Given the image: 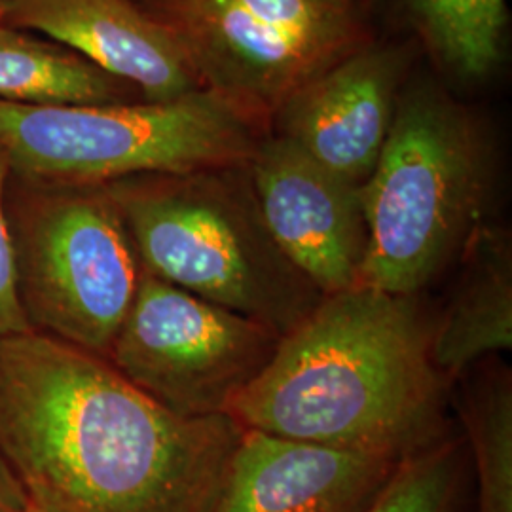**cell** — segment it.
I'll return each mask as SVG.
<instances>
[{"mask_svg": "<svg viewBox=\"0 0 512 512\" xmlns=\"http://www.w3.org/2000/svg\"><path fill=\"white\" fill-rule=\"evenodd\" d=\"M408 63V52L399 46L359 48L275 112V135L363 186L389 137Z\"/></svg>", "mask_w": 512, "mask_h": 512, "instance_id": "cell-10", "label": "cell"}, {"mask_svg": "<svg viewBox=\"0 0 512 512\" xmlns=\"http://www.w3.org/2000/svg\"><path fill=\"white\" fill-rule=\"evenodd\" d=\"M454 294L431 325V361L452 384L486 357L512 349V245L509 232L484 224L458 260Z\"/></svg>", "mask_w": 512, "mask_h": 512, "instance_id": "cell-13", "label": "cell"}, {"mask_svg": "<svg viewBox=\"0 0 512 512\" xmlns=\"http://www.w3.org/2000/svg\"><path fill=\"white\" fill-rule=\"evenodd\" d=\"M0 23L73 50L150 103L203 88L179 38L139 0H14Z\"/></svg>", "mask_w": 512, "mask_h": 512, "instance_id": "cell-11", "label": "cell"}, {"mask_svg": "<svg viewBox=\"0 0 512 512\" xmlns=\"http://www.w3.org/2000/svg\"><path fill=\"white\" fill-rule=\"evenodd\" d=\"M29 492L12 463L0 452V512H25Z\"/></svg>", "mask_w": 512, "mask_h": 512, "instance_id": "cell-19", "label": "cell"}, {"mask_svg": "<svg viewBox=\"0 0 512 512\" xmlns=\"http://www.w3.org/2000/svg\"><path fill=\"white\" fill-rule=\"evenodd\" d=\"M14 0H0V21L4 18V14H6V10H8V6L12 4Z\"/></svg>", "mask_w": 512, "mask_h": 512, "instance_id": "cell-21", "label": "cell"}, {"mask_svg": "<svg viewBox=\"0 0 512 512\" xmlns=\"http://www.w3.org/2000/svg\"><path fill=\"white\" fill-rule=\"evenodd\" d=\"M264 122L205 88L165 103L0 101V147L21 181L105 186L137 175L245 165L264 137Z\"/></svg>", "mask_w": 512, "mask_h": 512, "instance_id": "cell-5", "label": "cell"}, {"mask_svg": "<svg viewBox=\"0 0 512 512\" xmlns=\"http://www.w3.org/2000/svg\"><path fill=\"white\" fill-rule=\"evenodd\" d=\"M175 33L205 90L262 118L363 48L355 0H139Z\"/></svg>", "mask_w": 512, "mask_h": 512, "instance_id": "cell-7", "label": "cell"}, {"mask_svg": "<svg viewBox=\"0 0 512 512\" xmlns=\"http://www.w3.org/2000/svg\"><path fill=\"white\" fill-rule=\"evenodd\" d=\"M399 459L243 429L215 512H368Z\"/></svg>", "mask_w": 512, "mask_h": 512, "instance_id": "cell-12", "label": "cell"}, {"mask_svg": "<svg viewBox=\"0 0 512 512\" xmlns=\"http://www.w3.org/2000/svg\"><path fill=\"white\" fill-rule=\"evenodd\" d=\"M418 296H325L228 410L243 429L408 458L446 437L448 382Z\"/></svg>", "mask_w": 512, "mask_h": 512, "instance_id": "cell-2", "label": "cell"}, {"mask_svg": "<svg viewBox=\"0 0 512 512\" xmlns=\"http://www.w3.org/2000/svg\"><path fill=\"white\" fill-rule=\"evenodd\" d=\"M281 338L141 270L107 363L169 412L211 418L228 414L272 361Z\"/></svg>", "mask_w": 512, "mask_h": 512, "instance_id": "cell-8", "label": "cell"}, {"mask_svg": "<svg viewBox=\"0 0 512 512\" xmlns=\"http://www.w3.org/2000/svg\"><path fill=\"white\" fill-rule=\"evenodd\" d=\"M29 499H27V509L25 512H73L63 501H59L54 494L48 490L35 486V484H25Z\"/></svg>", "mask_w": 512, "mask_h": 512, "instance_id": "cell-20", "label": "cell"}, {"mask_svg": "<svg viewBox=\"0 0 512 512\" xmlns=\"http://www.w3.org/2000/svg\"><path fill=\"white\" fill-rule=\"evenodd\" d=\"M363 198L359 285L418 296L486 224L490 150L471 112L433 84L404 88Z\"/></svg>", "mask_w": 512, "mask_h": 512, "instance_id": "cell-4", "label": "cell"}, {"mask_svg": "<svg viewBox=\"0 0 512 512\" xmlns=\"http://www.w3.org/2000/svg\"><path fill=\"white\" fill-rule=\"evenodd\" d=\"M0 101L44 107L135 103L145 97L73 50L0 23Z\"/></svg>", "mask_w": 512, "mask_h": 512, "instance_id": "cell-14", "label": "cell"}, {"mask_svg": "<svg viewBox=\"0 0 512 512\" xmlns=\"http://www.w3.org/2000/svg\"><path fill=\"white\" fill-rule=\"evenodd\" d=\"M459 416L475 459L476 512H512L511 368L495 366L465 384Z\"/></svg>", "mask_w": 512, "mask_h": 512, "instance_id": "cell-16", "label": "cell"}, {"mask_svg": "<svg viewBox=\"0 0 512 512\" xmlns=\"http://www.w3.org/2000/svg\"><path fill=\"white\" fill-rule=\"evenodd\" d=\"M440 65L463 80H484L503 61L507 0H403Z\"/></svg>", "mask_w": 512, "mask_h": 512, "instance_id": "cell-15", "label": "cell"}, {"mask_svg": "<svg viewBox=\"0 0 512 512\" xmlns=\"http://www.w3.org/2000/svg\"><path fill=\"white\" fill-rule=\"evenodd\" d=\"M6 209L27 325L107 361L143 270L109 192L10 177Z\"/></svg>", "mask_w": 512, "mask_h": 512, "instance_id": "cell-6", "label": "cell"}, {"mask_svg": "<svg viewBox=\"0 0 512 512\" xmlns=\"http://www.w3.org/2000/svg\"><path fill=\"white\" fill-rule=\"evenodd\" d=\"M241 433L169 412L82 349L0 338V452L73 512H215Z\"/></svg>", "mask_w": 512, "mask_h": 512, "instance_id": "cell-1", "label": "cell"}, {"mask_svg": "<svg viewBox=\"0 0 512 512\" xmlns=\"http://www.w3.org/2000/svg\"><path fill=\"white\" fill-rule=\"evenodd\" d=\"M465 473V442L446 435L401 459L368 512H459Z\"/></svg>", "mask_w": 512, "mask_h": 512, "instance_id": "cell-17", "label": "cell"}, {"mask_svg": "<svg viewBox=\"0 0 512 512\" xmlns=\"http://www.w3.org/2000/svg\"><path fill=\"white\" fill-rule=\"evenodd\" d=\"M245 169L281 253L325 296L357 287L368 253L363 186L279 135H264Z\"/></svg>", "mask_w": 512, "mask_h": 512, "instance_id": "cell-9", "label": "cell"}, {"mask_svg": "<svg viewBox=\"0 0 512 512\" xmlns=\"http://www.w3.org/2000/svg\"><path fill=\"white\" fill-rule=\"evenodd\" d=\"M141 268L279 336L325 298L275 245L245 165L105 184Z\"/></svg>", "mask_w": 512, "mask_h": 512, "instance_id": "cell-3", "label": "cell"}, {"mask_svg": "<svg viewBox=\"0 0 512 512\" xmlns=\"http://www.w3.org/2000/svg\"><path fill=\"white\" fill-rule=\"evenodd\" d=\"M12 177V165L6 150L0 147V338L33 332L19 304L16 285V260L10 220L6 209V190Z\"/></svg>", "mask_w": 512, "mask_h": 512, "instance_id": "cell-18", "label": "cell"}]
</instances>
